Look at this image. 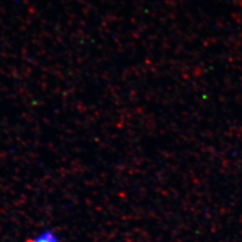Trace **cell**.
<instances>
[{"mask_svg": "<svg viewBox=\"0 0 242 242\" xmlns=\"http://www.w3.org/2000/svg\"><path fill=\"white\" fill-rule=\"evenodd\" d=\"M25 242H60V238L55 231L47 229L39 233L38 235L34 236V238L27 239Z\"/></svg>", "mask_w": 242, "mask_h": 242, "instance_id": "6da1fadb", "label": "cell"}]
</instances>
